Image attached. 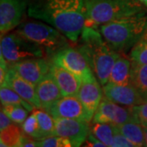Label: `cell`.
Here are the masks:
<instances>
[{
    "label": "cell",
    "instance_id": "30bf717a",
    "mask_svg": "<svg viewBox=\"0 0 147 147\" xmlns=\"http://www.w3.org/2000/svg\"><path fill=\"white\" fill-rule=\"evenodd\" d=\"M47 111L54 119H75L90 122L88 113L77 95L62 96Z\"/></svg>",
    "mask_w": 147,
    "mask_h": 147
},
{
    "label": "cell",
    "instance_id": "8fae6325",
    "mask_svg": "<svg viewBox=\"0 0 147 147\" xmlns=\"http://www.w3.org/2000/svg\"><path fill=\"white\" fill-rule=\"evenodd\" d=\"M103 92L104 96L109 100L127 107L141 105L146 102L131 83L116 84L108 82L103 85Z\"/></svg>",
    "mask_w": 147,
    "mask_h": 147
},
{
    "label": "cell",
    "instance_id": "7c38bea8",
    "mask_svg": "<svg viewBox=\"0 0 147 147\" xmlns=\"http://www.w3.org/2000/svg\"><path fill=\"white\" fill-rule=\"evenodd\" d=\"M52 61L73 73L82 80V78L92 69L86 58L79 49L65 47L52 57Z\"/></svg>",
    "mask_w": 147,
    "mask_h": 147
},
{
    "label": "cell",
    "instance_id": "f1b7e54d",
    "mask_svg": "<svg viewBox=\"0 0 147 147\" xmlns=\"http://www.w3.org/2000/svg\"><path fill=\"white\" fill-rule=\"evenodd\" d=\"M134 145L121 132L116 126L111 147H133Z\"/></svg>",
    "mask_w": 147,
    "mask_h": 147
},
{
    "label": "cell",
    "instance_id": "d6986e66",
    "mask_svg": "<svg viewBox=\"0 0 147 147\" xmlns=\"http://www.w3.org/2000/svg\"><path fill=\"white\" fill-rule=\"evenodd\" d=\"M131 63L129 60L119 56L114 64L109 78V82L116 84L131 83Z\"/></svg>",
    "mask_w": 147,
    "mask_h": 147
},
{
    "label": "cell",
    "instance_id": "52a82bcc",
    "mask_svg": "<svg viewBox=\"0 0 147 147\" xmlns=\"http://www.w3.org/2000/svg\"><path fill=\"white\" fill-rule=\"evenodd\" d=\"M103 94L100 83L93 71L90 70L82 78V83L77 94L88 113L90 121L92 120L95 112L103 98Z\"/></svg>",
    "mask_w": 147,
    "mask_h": 147
},
{
    "label": "cell",
    "instance_id": "4fadbf2b",
    "mask_svg": "<svg viewBox=\"0 0 147 147\" xmlns=\"http://www.w3.org/2000/svg\"><path fill=\"white\" fill-rule=\"evenodd\" d=\"M26 5V0H0V32L2 36L19 26Z\"/></svg>",
    "mask_w": 147,
    "mask_h": 147
},
{
    "label": "cell",
    "instance_id": "5b68a950",
    "mask_svg": "<svg viewBox=\"0 0 147 147\" xmlns=\"http://www.w3.org/2000/svg\"><path fill=\"white\" fill-rule=\"evenodd\" d=\"M16 32L35 42L52 57L60 50L69 47L68 38L49 24L28 21L21 24Z\"/></svg>",
    "mask_w": 147,
    "mask_h": 147
},
{
    "label": "cell",
    "instance_id": "8992f818",
    "mask_svg": "<svg viewBox=\"0 0 147 147\" xmlns=\"http://www.w3.org/2000/svg\"><path fill=\"white\" fill-rule=\"evenodd\" d=\"M0 52L8 65L27 59L43 57L45 53L40 46L16 31L2 36Z\"/></svg>",
    "mask_w": 147,
    "mask_h": 147
},
{
    "label": "cell",
    "instance_id": "f546056e",
    "mask_svg": "<svg viewBox=\"0 0 147 147\" xmlns=\"http://www.w3.org/2000/svg\"><path fill=\"white\" fill-rule=\"evenodd\" d=\"M131 110H133L139 120H147V101L141 105L131 106Z\"/></svg>",
    "mask_w": 147,
    "mask_h": 147
},
{
    "label": "cell",
    "instance_id": "7a4b0ae2",
    "mask_svg": "<svg viewBox=\"0 0 147 147\" xmlns=\"http://www.w3.org/2000/svg\"><path fill=\"white\" fill-rule=\"evenodd\" d=\"M78 49L85 57L100 84H107L112 67L120 55L110 47L99 30L92 27H84Z\"/></svg>",
    "mask_w": 147,
    "mask_h": 147
},
{
    "label": "cell",
    "instance_id": "ffe728a7",
    "mask_svg": "<svg viewBox=\"0 0 147 147\" xmlns=\"http://www.w3.org/2000/svg\"><path fill=\"white\" fill-rule=\"evenodd\" d=\"M131 83L145 101H147V64L138 65L131 62Z\"/></svg>",
    "mask_w": 147,
    "mask_h": 147
},
{
    "label": "cell",
    "instance_id": "4dcf8cb0",
    "mask_svg": "<svg viewBox=\"0 0 147 147\" xmlns=\"http://www.w3.org/2000/svg\"><path fill=\"white\" fill-rule=\"evenodd\" d=\"M86 143L88 144V146H93V147H106L105 144L103 142L100 141L99 139H97L96 137H95L92 133L89 132V135L86 140Z\"/></svg>",
    "mask_w": 147,
    "mask_h": 147
},
{
    "label": "cell",
    "instance_id": "603a6c76",
    "mask_svg": "<svg viewBox=\"0 0 147 147\" xmlns=\"http://www.w3.org/2000/svg\"><path fill=\"white\" fill-rule=\"evenodd\" d=\"M24 131L15 124H11L8 127L0 131V142L3 147H20Z\"/></svg>",
    "mask_w": 147,
    "mask_h": 147
},
{
    "label": "cell",
    "instance_id": "d6a6232c",
    "mask_svg": "<svg viewBox=\"0 0 147 147\" xmlns=\"http://www.w3.org/2000/svg\"><path fill=\"white\" fill-rule=\"evenodd\" d=\"M142 123L143 129H144V133H145V138H146V146H147V120H140Z\"/></svg>",
    "mask_w": 147,
    "mask_h": 147
},
{
    "label": "cell",
    "instance_id": "4316f807",
    "mask_svg": "<svg viewBox=\"0 0 147 147\" xmlns=\"http://www.w3.org/2000/svg\"><path fill=\"white\" fill-rule=\"evenodd\" d=\"M21 129L27 136L32 137L36 140H40L42 137L40 134L39 125L35 114L33 112L30 116H28L26 119L21 123Z\"/></svg>",
    "mask_w": 147,
    "mask_h": 147
},
{
    "label": "cell",
    "instance_id": "2e32d148",
    "mask_svg": "<svg viewBox=\"0 0 147 147\" xmlns=\"http://www.w3.org/2000/svg\"><path fill=\"white\" fill-rule=\"evenodd\" d=\"M50 72L53 75L63 96L78 94L82 83V80L78 76L52 60L50 61Z\"/></svg>",
    "mask_w": 147,
    "mask_h": 147
},
{
    "label": "cell",
    "instance_id": "6da1fadb",
    "mask_svg": "<svg viewBox=\"0 0 147 147\" xmlns=\"http://www.w3.org/2000/svg\"><path fill=\"white\" fill-rule=\"evenodd\" d=\"M28 15L55 27L76 43L85 27V0H42L29 7Z\"/></svg>",
    "mask_w": 147,
    "mask_h": 147
},
{
    "label": "cell",
    "instance_id": "ac0fdd59",
    "mask_svg": "<svg viewBox=\"0 0 147 147\" xmlns=\"http://www.w3.org/2000/svg\"><path fill=\"white\" fill-rule=\"evenodd\" d=\"M117 127L119 130L134 145V146H146L144 129L139 119L128 121Z\"/></svg>",
    "mask_w": 147,
    "mask_h": 147
},
{
    "label": "cell",
    "instance_id": "44dd1931",
    "mask_svg": "<svg viewBox=\"0 0 147 147\" xmlns=\"http://www.w3.org/2000/svg\"><path fill=\"white\" fill-rule=\"evenodd\" d=\"M116 125L108 123H92L90 132L103 142L106 146H112Z\"/></svg>",
    "mask_w": 147,
    "mask_h": 147
},
{
    "label": "cell",
    "instance_id": "484cf974",
    "mask_svg": "<svg viewBox=\"0 0 147 147\" xmlns=\"http://www.w3.org/2000/svg\"><path fill=\"white\" fill-rule=\"evenodd\" d=\"M2 110L5 113L8 118L13 123L21 124L26 119L29 110L21 105H3Z\"/></svg>",
    "mask_w": 147,
    "mask_h": 147
},
{
    "label": "cell",
    "instance_id": "9a60e30c",
    "mask_svg": "<svg viewBox=\"0 0 147 147\" xmlns=\"http://www.w3.org/2000/svg\"><path fill=\"white\" fill-rule=\"evenodd\" d=\"M1 86L9 87L20 95L23 99L34 105L35 109H41L39 99L37 95L36 86L23 79L12 68H8L5 80Z\"/></svg>",
    "mask_w": 147,
    "mask_h": 147
},
{
    "label": "cell",
    "instance_id": "cb8c5ba5",
    "mask_svg": "<svg viewBox=\"0 0 147 147\" xmlns=\"http://www.w3.org/2000/svg\"><path fill=\"white\" fill-rule=\"evenodd\" d=\"M38 122L39 130L42 138L54 135L55 119L47 110L42 109H35L33 111ZM41 138V139H42Z\"/></svg>",
    "mask_w": 147,
    "mask_h": 147
},
{
    "label": "cell",
    "instance_id": "83f0119b",
    "mask_svg": "<svg viewBox=\"0 0 147 147\" xmlns=\"http://www.w3.org/2000/svg\"><path fill=\"white\" fill-rule=\"evenodd\" d=\"M38 146L40 147H72L71 142L65 137L52 135L38 140Z\"/></svg>",
    "mask_w": 147,
    "mask_h": 147
},
{
    "label": "cell",
    "instance_id": "9c48e42d",
    "mask_svg": "<svg viewBox=\"0 0 147 147\" xmlns=\"http://www.w3.org/2000/svg\"><path fill=\"white\" fill-rule=\"evenodd\" d=\"M54 135L69 139L73 146H80L86 142L90 132L88 122L75 119H54Z\"/></svg>",
    "mask_w": 147,
    "mask_h": 147
},
{
    "label": "cell",
    "instance_id": "277c9868",
    "mask_svg": "<svg viewBox=\"0 0 147 147\" xmlns=\"http://www.w3.org/2000/svg\"><path fill=\"white\" fill-rule=\"evenodd\" d=\"M145 12L137 0H85V26L97 29L100 25Z\"/></svg>",
    "mask_w": 147,
    "mask_h": 147
},
{
    "label": "cell",
    "instance_id": "7402d4cb",
    "mask_svg": "<svg viewBox=\"0 0 147 147\" xmlns=\"http://www.w3.org/2000/svg\"><path fill=\"white\" fill-rule=\"evenodd\" d=\"M0 100L3 105H21L30 111L35 110L34 106L30 102L23 99L20 95L13 89L7 86H1L0 88Z\"/></svg>",
    "mask_w": 147,
    "mask_h": 147
},
{
    "label": "cell",
    "instance_id": "d4e9b609",
    "mask_svg": "<svg viewBox=\"0 0 147 147\" xmlns=\"http://www.w3.org/2000/svg\"><path fill=\"white\" fill-rule=\"evenodd\" d=\"M130 58L132 63L147 64V29L135 46L131 48Z\"/></svg>",
    "mask_w": 147,
    "mask_h": 147
},
{
    "label": "cell",
    "instance_id": "ba28073f",
    "mask_svg": "<svg viewBox=\"0 0 147 147\" xmlns=\"http://www.w3.org/2000/svg\"><path fill=\"white\" fill-rule=\"evenodd\" d=\"M136 119L138 118L131 107H123L105 96L95 112L92 123H108L118 126Z\"/></svg>",
    "mask_w": 147,
    "mask_h": 147
},
{
    "label": "cell",
    "instance_id": "3957f363",
    "mask_svg": "<svg viewBox=\"0 0 147 147\" xmlns=\"http://www.w3.org/2000/svg\"><path fill=\"white\" fill-rule=\"evenodd\" d=\"M146 29V11L107 22L97 28L110 47L117 53L132 48Z\"/></svg>",
    "mask_w": 147,
    "mask_h": 147
},
{
    "label": "cell",
    "instance_id": "5bb4252c",
    "mask_svg": "<svg viewBox=\"0 0 147 147\" xmlns=\"http://www.w3.org/2000/svg\"><path fill=\"white\" fill-rule=\"evenodd\" d=\"M8 66L34 86L50 71V61L43 57L27 59L11 64Z\"/></svg>",
    "mask_w": 147,
    "mask_h": 147
},
{
    "label": "cell",
    "instance_id": "1f68e13d",
    "mask_svg": "<svg viewBox=\"0 0 147 147\" xmlns=\"http://www.w3.org/2000/svg\"><path fill=\"white\" fill-rule=\"evenodd\" d=\"M12 124V121L8 118V116L6 115L5 113L1 110L0 113V131H3L6 129L7 127Z\"/></svg>",
    "mask_w": 147,
    "mask_h": 147
},
{
    "label": "cell",
    "instance_id": "836d02e7",
    "mask_svg": "<svg viewBox=\"0 0 147 147\" xmlns=\"http://www.w3.org/2000/svg\"><path fill=\"white\" fill-rule=\"evenodd\" d=\"M137 1H139L142 4H143L145 7H147V0H137Z\"/></svg>",
    "mask_w": 147,
    "mask_h": 147
},
{
    "label": "cell",
    "instance_id": "e0dca14e",
    "mask_svg": "<svg viewBox=\"0 0 147 147\" xmlns=\"http://www.w3.org/2000/svg\"><path fill=\"white\" fill-rule=\"evenodd\" d=\"M36 92L41 109L47 110L54 102L63 96L52 73L49 71L36 85Z\"/></svg>",
    "mask_w": 147,
    "mask_h": 147
}]
</instances>
